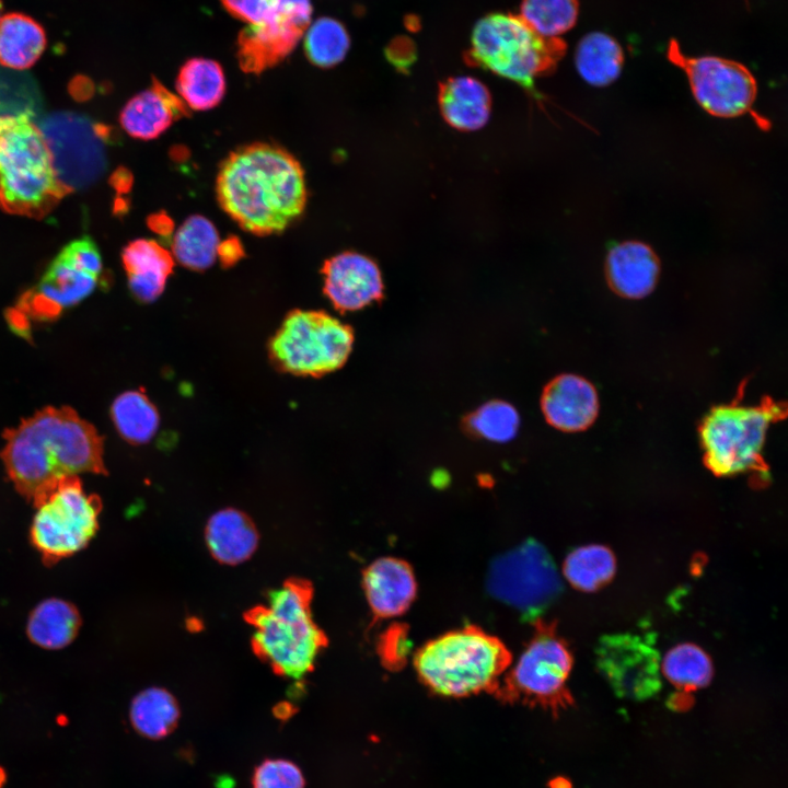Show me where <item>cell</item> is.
<instances>
[{"label": "cell", "instance_id": "2e32d148", "mask_svg": "<svg viewBox=\"0 0 788 788\" xmlns=\"http://www.w3.org/2000/svg\"><path fill=\"white\" fill-rule=\"evenodd\" d=\"M322 274L324 293L340 312L357 311L383 298L380 269L362 254L333 256L324 263Z\"/></svg>", "mask_w": 788, "mask_h": 788}, {"label": "cell", "instance_id": "4316f807", "mask_svg": "<svg viewBox=\"0 0 788 788\" xmlns=\"http://www.w3.org/2000/svg\"><path fill=\"white\" fill-rule=\"evenodd\" d=\"M176 90L184 103L196 111L217 106L225 93L223 69L216 60L194 57L179 68Z\"/></svg>", "mask_w": 788, "mask_h": 788}, {"label": "cell", "instance_id": "f546056e", "mask_svg": "<svg viewBox=\"0 0 788 788\" xmlns=\"http://www.w3.org/2000/svg\"><path fill=\"white\" fill-rule=\"evenodd\" d=\"M111 414L119 434L134 444L148 442L159 428L158 409L141 391H128L117 396Z\"/></svg>", "mask_w": 788, "mask_h": 788}, {"label": "cell", "instance_id": "d590c367", "mask_svg": "<svg viewBox=\"0 0 788 788\" xmlns=\"http://www.w3.org/2000/svg\"><path fill=\"white\" fill-rule=\"evenodd\" d=\"M300 767L283 758H267L253 773L252 788H304Z\"/></svg>", "mask_w": 788, "mask_h": 788}, {"label": "cell", "instance_id": "4fadbf2b", "mask_svg": "<svg viewBox=\"0 0 788 788\" xmlns=\"http://www.w3.org/2000/svg\"><path fill=\"white\" fill-rule=\"evenodd\" d=\"M102 273L103 260L94 241L89 236L71 241L51 260L23 305L34 317L53 318L90 296Z\"/></svg>", "mask_w": 788, "mask_h": 788}, {"label": "cell", "instance_id": "277c9868", "mask_svg": "<svg viewBox=\"0 0 788 788\" xmlns=\"http://www.w3.org/2000/svg\"><path fill=\"white\" fill-rule=\"evenodd\" d=\"M311 584L289 579L273 590L264 605L246 613L255 653L279 675L300 680L309 674L327 638L312 617Z\"/></svg>", "mask_w": 788, "mask_h": 788}, {"label": "cell", "instance_id": "ab89813d", "mask_svg": "<svg viewBox=\"0 0 788 788\" xmlns=\"http://www.w3.org/2000/svg\"><path fill=\"white\" fill-rule=\"evenodd\" d=\"M551 788H572L571 783L564 777H557L549 784Z\"/></svg>", "mask_w": 788, "mask_h": 788}, {"label": "cell", "instance_id": "e575fe53", "mask_svg": "<svg viewBox=\"0 0 788 788\" xmlns=\"http://www.w3.org/2000/svg\"><path fill=\"white\" fill-rule=\"evenodd\" d=\"M468 427L482 438L507 442L518 432L520 418L513 406L502 401L488 402L467 419Z\"/></svg>", "mask_w": 788, "mask_h": 788}, {"label": "cell", "instance_id": "8d00e7d4", "mask_svg": "<svg viewBox=\"0 0 788 788\" xmlns=\"http://www.w3.org/2000/svg\"><path fill=\"white\" fill-rule=\"evenodd\" d=\"M220 2L233 18L253 24L265 19L279 0H220Z\"/></svg>", "mask_w": 788, "mask_h": 788}, {"label": "cell", "instance_id": "1f68e13d", "mask_svg": "<svg viewBox=\"0 0 788 788\" xmlns=\"http://www.w3.org/2000/svg\"><path fill=\"white\" fill-rule=\"evenodd\" d=\"M304 53L313 65L331 68L341 62L349 48L350 37L345 25L329 16H321L304 33Z\"/></svg>", "mask_w": 788, "mask_h": 788}, {"label": "cell", "instance_id": "6da1fadb", "mask_svg": "<svg viewBox=\"0 0 788 788\" xmlns=\"http://www.w3.org/2000/svg\"><path fill=\"white\" fill-rule=\"evenodd\" d=\"M3 437L7 473L18 491L34 502L67 477L106 474L102 437L70 407H46Z\"/></svg>", "mask_w": 788, "mask_h": 788}, {"label": "cell", "instance_id": "ba28073f", "mask_svg": "<svg viewBox=\"0 0 788 788\" xmlns=\"http://www.w3.org/2000/svg\"><path fill=\"white\" fill-rule=\"evenodd\" d=\"M533 624L530 642L494 694L502 702L541 706L557 715L573 703L567 687L572 656L555 623L537 618Z\"/></svg>", "mask_w": 788, "mask_h": 788}, {"label": "cell", "instance_id": "52a82bcc", "mask_svg": "<svg viewBox=\"0 0 788 788\" xmlns=\"http://www.w3.org/2000/svg\"><path fill=\"white\" fill-rule=\"evenodd\" d=\"M786 404L764 397L756 406L738 402L710 409L699 426L704 463L716 476L751 473L763 482L768 467L762 450L772 422L786 417Z\"/></svg>", "mask_w": 788, "mask_h": 788}, {"label": "cell", "instance_id": "ac0fdd59", "mask_svg": "<svg viewBox=\"0 0 788 788\" xmlns=\"http://www.w3.org/2000/svg\"><path fill=\"white\" fill-rule=\"evenodd\" d=\"M660 259L646 243L626 241L613 246L605 259V278L617 296L642 299L654 289L660 275Z\"/></svg>", "mask_w": 788, "mask_h": 788}, {"label": "cell", "instance_id": "7a4b0ae2", "mask_svg": "<svg viewBox=\"0 0 788 788\" xmlns=\"http://www.w3.org/2000/svg\"><path fill=\"white\" fill-rule=\"evenodd\" d=\"M216 193L220 207L256 235L282 232L304 211L306 186L299 161L270 143H252L221 163Z\"/></svg>", "mask_w": 788, "mask_h": 788}, {"label": "cell", "instance_id": "e0dca14e", "mask_svg": "<svg viewBox=\"0 0 788 788\" xmlns=\"http://www.w3.org/2000/svg\"><path fill=\"white\" fill-rule=\"evenodd\" d=\"M541 407L551 426L577 432L588 429L596 419L599 398L588 380L576 374H561L544 387Z\"/></svg>", "mask_w": 788, "mask_h": 788}, {"label": "cell", "instance_id": "60d3db41", "mask_svg": "<svg viewBox=\"0 0 788 788\" xmlns=\"http://www.w3.org/2000/svg\"><path fill=\"white\" fill-rule=\"evenodd\" d=\"M5 780H7L5 770L0 766V788L3 787Z\"/></svg>", "mask_w": 788, "mask_h": 788}, {"label": "cell", "instance_id": "30bf717a", "mask_svg": "<svg viewBox=\"0 0 788 788\" xmlns=\"http://www.w3.org/2000/svg\"><path fill=\"white\" fill-rule=\"evenodd\" d=\"M34 505L31 541L48 565L84 548L97 531L101 500L84 491L78 476L60 480Z\"/></svg>", "mask_w": 788, "mask_h": 788}, {"label": "cell", "instance_id": "3957f363", "mask_svg": "<svg viewBox=\"0 0 788 788\" xmlns=\"http://www.w3.org/2000/svg\"><path fill=\"white\" fill-rule=\"evenodd\" d=\"M71 192L43 130L26 112L0 116V208L40 219Z\"/></svg>", "mask_w": 788, "mask_h": 788}, {"label": "cell", "instance_id": "5b68a950", "mask_svg": "<svg viewBox=\"0 0 788 788\" xmlns=\"http://www.w3.org/2000/svg\"><path fill=\"white\" fill-rule=\"evenodd\" d=\"M512 661L503 642L468 625L427 642L414 659L421 682L444 696L495 693Z\"/></svg>", "mask_w": 788, "mask_h": 788}, {"label": "cell", "instance_id": "cb8c5ba5", "mask_svg": "<svg viewBox=\"0 0 788 788\" xmlns=\"http://www.w3.org/2000/svg\"><path fill=\"white\" fill-rule=\"evenodd\" d=\"M43 26L31 16L13 12L0 18V65L11 70L32 67L46 48Z\"/></svg>", "mask_w": 788, "mask_h": 788}, {"label": "cell", "instance_id": "f35d334b", "mask_svg": "<svg viewBox=\"0 0 788 788\" xmlns=\"http://www.w3.org/2000/svg\"><path fill=\"white\" fill-rule=\"evenodd\" d=\"M217 256L224 266L234 264L243 256L241 243L234 237L220 242Z\"/></svg>", "mask_w": 788, "mask_h": 788}, {"label": "cell", "instance_id": "9c48e42d", "mask_svg": "<svg viewBox=\"0 0 788 788\" xmlns=\"http://www.w3.org/2000/svg\"><path fill=\"white\" fill-rule=\"evenodd\" d=\"M352 328L324 311L290 312L269 344L280 371L321 376L341 368L351 352Z\"/></svg>", "mask_w": 788, "mask_h": 788}, {"label": "cell", "instance_id": "d4e9b609", "mask_svg": "<svg viewBox=\"0 0 788 788\" xmlns=\"http://www.w3.org/2000/svg\"><path fill=\"white\" fill-rule=\"evenodd\" d=\"M81 626L79 611L60 599H47L31 613L26 633L31 641L45 649H61L78 635Z\"/></svg>", "mask_w": 788, "mask_h": 788}, {"label": "cell", "instance_id": "d6a6232c", "mask_svg": "<svg viewBox=\"0 0 788 788\" xmlns=\"http://www.w3.org/2000/svg\"><path fill=\"white\" fill-rule=\"evenodd\" d=\"M662 669L665 677L685 693L707 685L712 675L709 657L692 644L671 649L664 657Z\"/></svg>", "mask_w": 788, "mask_h": 788}, {"label": "cell", "instance_id": "484cf974", "mask_svg": "<svg viewBox=\"0 0 788 788\" xmlns=\"http://www.w3.org/2000/svg\"><path fill=\"white\" fill-rule=\"evenodd\" d=\"M575 63L580 77L592 86H606L621 74L624 51L619 43L602 32L584 35L575 51Z\"/></svg>", "mask_w": 788, "mask_h": 788}, {"label": "cell", "instance_id": "603a6c76", "mask_svg": "<svg viewBox=\"0 0 788 788\" xmlns=\"http://www.w3.org/2000/svg\"><path fill=\"white\" fill-rule=\"evenodd\" d=\"M205 540L215 559L225 565H237L256 551L258 531L244 512L225 508L209 518Z\"/></svg>", "mask_w": 788, "mask_h": 788}, {"label": "cell", "instance_id": "83f0119b", "mask_svg": "<svg viewBox=\"0 0 788 788\" xmlns=\"http://www.w3.org/2000/svg\"><path fill=\"white\" fill-rule=\"evenodd\" d=\"M129 718L132 728L140 735L160 740L176 728L179 707L169 691L161 687H149L134 697Z\"/></svg>", "mask_w": 788, "mask_h": 788}, {"label": "cell", "instance_id": "44dd1931", "mask_svg": "<svg viewBox=\"0 0 788 788\" xmlns=\"http://www.w3.org/2000/svg\"><path fill=\"white\" fill-rule=\"evenodd\" d=\"M438 102L444 120L453 128L472 131L489 119L491 96L487 86L468 76L451 77L439 85Z\"/></svg>", "mask_w": 788, "mask_h": 788}, {"label": "cell", "instance_id": "7c38bea8", "mask_svg": "<svg viewBox=\"0 0 788 788\" xmlns=\"http://www.w3.org/2000/svg\"><path fill=\"white\" fill-rule=\"evenodd\" d=\"M667 56L685 72L694 99L705 112L720 118L752 113L757 83L744 65L716 56H686L676 39L669 42Z\"/></svg>", "mask_w": 788, "mask_h": 788}, {"label": "cell", "instance_id": "5bb4252c", "mask_svg": "<svg viewBox=\"0 0 788 788\" xmlns=\"http://www.w3.org/2000/svg\"><path fill=\"white\" fill-rule=\"evenodd\" d=\"M312 12L311 0H279L265 19L247 24L236 39L241 70L260 74L283 61L306 32Z\"/></svg>", "mask_w": 788, "mask_h": 788}, {"label": "cell", "instance_id": "74e56055", "mask_svg": "<svg viewBox=\"0 0 788 788\" xmlns=\"http://www.w3.org/2000/svg\"><path fill=\"white\" fill-rule=\"evenodd\" d=\"M385 57L397 70H408L417 57L416 45L408 36H395L385 47Z\"/></svg>", "mask_w": 788, "mask_h": 788}, {"label": "cell", "instance_id": "f1b7e54d", "mask_svg": "<svg viewBox=\"0 0 788 788\" xmlns=\"http://www.w3.org/2000/svg\"><path fill=\"white\" fill-rule=\"evenodd\" d=\"M219 244L215 225L205 217L192 216L175 232L173 257L189 269L205 270L215 263Z\"/></svg>", "mask_w": 788, "mask_h": 788}, {"label": "cell", "instance_id": "9a60e30c", "mask_svg": "<svg viewBox=\"0 0 788 788\" xmlns=\"http://www.w3.org/2000/svg\"><path fill=\"white\" fill-rule=\"evenodd\" d=\"M598 667L623 696L646 698L660 686L658 652L638 636L614 635L601 640Z\"/></svg>", "mask_w": 788, "mask_h": 788}, {"label": "cell", "instance_id": "4dcf8cb0", "mask_svg": "<svg viewBox=\"0 0 788 788\" xmlns=\"http://www.w3.org/2000/svg\"><path fill=\"white\" fill-rule=\"evenodd\" d=\"M615 572V558L602 545H588L570 553L564 564L569 582L582 591H595L607 583Z\"/></svg>", "mask_w": 788, "mask_h": 788}, {"label": "cell", "instance_id": "836d02e7", "mask_svg": "<svg viewBox=\"0 0 788 788\" xmlns=\"http://www.w3.org/2000/svg\"><path fill=\"white\" fill-rule=\"evenodd\" d=\"M578 0H522L520 18L538 35L558 37L578 19Z\"/></svg>", "mask_w": 788, "mask_h": 788}, {"label": "cell", "instance_id": "8fae6325", "mask_svg": "<svg viewBox=\"0 0 788 788\" xmlns=\"http://www.w3.org/2000/svg\"><path fill=\"white\" fill-rule=\"evenodd\" d=\"M486 587L489 594L518 610L526 619H537L563 591L553 558L543 545L529 540L495 558Z\"/></svg>", "mask_w": 788, "mask_h": 788}, {"label": "cell", "instance_id": "7402d4cb", "mask_svg": "<svg viewBox=\"0 0 788 788\" xmlns=\"http://www.w3.org/2000/svg\"><path fill=\"white\" fill-rule=\"evenodd\" d=\"M121 258L132 294L142 302L159 298L173 270V255L153 240L138 239L123 250Z\"/></svg>", "mask_w": 788, "mask_h": 788}, {"label": "cell", "instance_id": "8992f818", "mask_svg": "<svg viewBox=\"0 0 788 788\" xmlns=\"http://www.w3.org/2000/svg\"><path fill=\"white\" fill-rule=\"evenodd\" d=\"M565 54L560 37L541 36L519 15L495 12L474 25L464 60L518 83L537 99L535 80L551 74Z\"/></svg>", "mask_w": 788, "mask_h": 788}, {"label": "cell", "instance_id": "b9f144b4", "mask_svg": "<svg viewBox=\"0 0 788 788\" xmlns=\"http://www.w3.org/2000/svg\"><path fill=\"white\" fill-rule=\"evenodd\" d=\"M1 11H2V2L0 0V18H1Z\"/></svg>", "mask_w": 788, "mask_h": 788}, {"label": "cell", "instance_id": "d6986e66", "mask_svg": "<svg viewBox=\"0 0 788 788\" xmlns=\"http://www.w3.org/2000/svg\"><path fill=\"white\" fill-rule=\"evenodd\" d=\"M188 114L184 101L159 80L131 97L119 116L123 129L131 137L151 140L163 134L175 120Z\"/></svg>", "mask_w": 788, "mask_h": 788}, {"label": "cell", "instance_id": "ffe728a7", "mask_svg": "<svg viewBox=\"0 0 788 788\" xmlns=\"http://www.w3.org/2000/svg\"><path fill=\"white\" fill-rule=\"evenodd\" d=\"M363 588L376 618L403 614L416 595L410 566L391 557L375 560L363 571Z\"/></svg>", "mask_w": 788, "mask_h": 788}]
</instances>
